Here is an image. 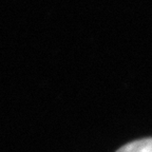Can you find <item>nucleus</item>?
<instances>
[{
	"label": "nucleus",
	"instance_id": "obj_1",
	"mask_svg": "<svg viewBox=\"0 0 152 152\" xmlns=\"http://www.w3.org/2000/svg\"><path fill=\"white\" fill-rule=\"evenodd\" d=\"M115 152H152V137L133 140Z\"/></svg>",
	"mask_w": 152,
	"mask_h": 152
}]
</instances>
